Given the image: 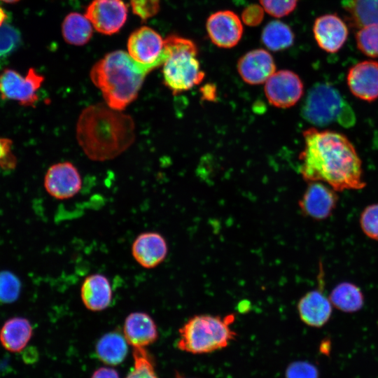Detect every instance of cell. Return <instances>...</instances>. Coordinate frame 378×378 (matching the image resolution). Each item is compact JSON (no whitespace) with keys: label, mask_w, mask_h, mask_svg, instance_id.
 <instances>
[{"label":"cell","mask_w":378,"mask_h":378,"mask_svg":"<svg viewBox=\"0 0 378 378\" xmlns=\"http://www.w3.org/2000/svg\"><path fill=\"white\" fill-rule=\"evenodd\" d=\"M170 51L162 64L163 82L174 94L186 92L200 84L205 76L197 58L198 48L190 39L170 34L164 39Z\"/></svg>","instance_id":"5b68a950"},{"label":"cell","mask_w":378,"mask_h":378,"mask_svg":"<svg viewBox=\"0 0 378 378\" xmlns=\"http://www.w3.org/2000/svg\"><path fill=\"white\" fill-rule=\"evenodd\" d=\"M206 28L211 41L216 46L231 48L243 35V26L238 15L231 10H220L207 19Z\"/></svg>","instance_id":"7c38bea8"},{"label":"cell","mask_w":378,"mask_h":378,"mask_svg":"<svg viewBox=\"0 0 378 378\" xmlns=\"http://www.w3.org/2000/svg\"><path fill=\"white\" fill-rule=\"evenodd\" d=\"M338 200L335 190L319 181L310 182L299 201L301 211L316 220L328 218Z\"/></svg>","instance_id":"4fadbf2b"},{"label":"cell","mask_w":378,"mask_h":378,"mask_svg":"<svg viewBox=\"0 0 378 378\" xmlns=\"http://www.w3.org/2000/svg\"><path fill=\"white\" fill-rule=\"evenodd\" d=\"M234 320V314L224 316L195 315L179 328L176 347L192 354H209L223 349L237 337L236 332L230 327Z\"/></svg>","instance_id":"277c9868"},{"label":"cell","mask_w":378,"mask_h":378,"mask_svg":"<svg viewBox=\"0 0 378 378\" xmlns=\"http://www.w3.org/2000/svg\"><path fill=\"white\" fill-rule=\"evenodd\" d=\"M158 66V64H141L128 52L119 50L107 53L97 61L90 76L102 92L106 104L122 111L136 99L146 76Z\"/></svg>","instance_id":"3957f363"},{"label":"cell","mask_w":378,"mask_h":378,"mask_svg":"<svg viewBox=\"0 0 378 378\" xmlns=\"http://www.w3.org/2000/svg\"><path fill=\"white\" fill-rule=\"evenodd\" d=\"M237 71L245 83L260 85L265 83L276 71V64L268 51L258 48L246 52L239 59Z\"/></svg>","instance_id":"9a60e30c"},{"label":"cell","mask_w":378,"mask_h":378,"mask_svg":"<svg viewBox=\"0 0 378 378\" xmlns=\"http://www.w3.org/2000/svg\"><path fill=\"white\" fill-rule=\"evenodd\" d=\"M269 15L281 18L291 13L297 6L298 0H259Z\"/></svg>","instance_id":"1f68e13d"},{"label":"cell","mask_w":378,"mask_h":378,"mask_svg":"<svg viewBox=\"0 0 378 378\" xmlns=\"http://www.w3.org/2000/svg\"><path fill=\"white\" fill-rule=\"evenodd\" d=\"M298 312L300 319L312 327H321L332 314V304L320 290L307 293L298 302Z\"/></svg>","instance_id":"ffe728a7"},{"label":"cell","mask_w":378,"mask_h":378,"mask_svg":"<svg viewBox=\"0 0 378 378\" xmlns=\"http://www.w3.org/2000/svg\"><path fill=\"white\" fill-rule=\"evenodd\" d=\"M22 44L20 31L6 21L0 27V69Z\"/></svg>","instance_id":"83f0119b"},{"label":"cell","mask_w":378,"mask_h":378,"mask_svg":"<svg viewBox=\"0 0 378 378\" xmlns=\"http://www.w3.org/2000/svg\"><path fill=\"white\" fill-rule=\"evenodd\" d=\"M13 142L10 139L0 137V167L13 169L17 164L16 157L12 151Z\"/></svg>","instance_id":"e575fe53"},{"label":"cell","mask_w":378,"mask_h":378,"mask_svg":"<svg viewBox=\"0 0 378 378\" xmlns=\"http://www.w3.org/2000/svg\"><path fill=\"white\" fill-rule=\"evenodd\" d=\"M83 304L90 311L101 312L108 308L113 298L108 279L102 274H92L83 280L80 287Z\"/></svg>","instance_id":"d6986e66"},{"label":"cell","mask_w":378,"mask_h":378,"mask_svg":"<svg viewBox=\"0 0 378 378\" xmlns=\"http://www.w3.org/2000/svg\"><path fill=\"white\" fill-rule=\"evenodd\" d=\"M329 300L336 308L345 312H354L363 304V296L360 290L351 283H342L331 292Z\"/></svg>","instance_id":"484cf974"},{"label":"cell","mask_w":378,"mask_h":378,"mask_svg":"<svg viewBox=\"0 0 378 378\" xmlns=\"http://www.w3.org/2000/svg\"><path fill=\"white\" fill-rule=\"evenodd\" d=\"M123 335L132 347H146L155 342L159 337L155 321L144 312H134L127 316Z\"/></svg>","instance_id":"ac0fdd59"},{"label":"cell","mask_w":378,"mask_h":378,"mask_svg":"<svg viewBox=\"0 0 378 378\" xmlns=\"http://www.w3.org/2000/svg\"><path fill=\"white\" fill-rule=\"evenodd\" d=\"M127 51L133 59L141 64L160 66L170 54L160 34L147 26H142L131 33L127 41Z\"/></svg>","instance_id":"ba28073f"},{"label":"cell","mask_w":378,"mask_h":378,"mask_svg":"<svg viewBox=\"0 0 378 378\" xmlns=\"http://www.w3.org/2000/svg\"><path fill=\"white\" fill-rule=\"evenodd\" d=\"M128 345L123 333L111 331L98 340L95 345V353L104 363L118 365L125 359L128 353Z\"/></svg>","instance_id":"7402d4cb"},{"label":"cell","mask_w":378,"mask_h":378,"mask_svg":"<svg viewBox=\"0 0 378 378\" xmlns=\"http://www.w3.org/2000/svg\"><path fill=\"white\" fill-rule=\"evenodd\" d=\"M32 335L33 327L27 318L13 317L5 321L0 329V343L6 351L19 353L27 346Z\"/></svg>","instance_id":"44dd1931"},{"label":"cell","mask_w":378,"mask_h":378,"mask_svg":"<svg viewBox=\"0 0 378 378\" xmlns=\"http://www.w3.org/2000/svg\"><path fill=\"white\" fill-rule=\"evenodd\" d=\"M360 226L370 238L378 240V204L367 206L360 216Z\"/></svg>","instance_id":"4dcf8cb0"},{"label":"cell","mask_w":378,"mask_h":378,"mask_svg":"<svg viewBox=\"0 0 378 378\" xmlns=\"http://www.w3.org/2000/svg\"><path fill=\"white\" fill-rule=\"evenodd\" d=\"M285 378H318V371L313 364L307 361L298 360L288 365Z\"/></svg>","instance_id":"d6a6232c"},{"label":"cell","mask_w":378,"mask_h":378,"mask_svg":"<svg viewBox=\"0 0 378 378\" xmlns=\"http://www.w3.org/2000/svg\"><path fill=\"white\" fill-rule=\"evenodd\" d=\"M303 136L300 172L306 181L326 183L335 191L365 186L361 160L346 136L309 128L303 132Z\"/></svg>","instance_id":"6da1fadb"},{"label":"cell","mask_w":378,"mask_h":378,"mask_svg":"<svg viewBox=\"0 0 378 378\" xmlns=\"http://www.w3.org/2000/svg\"><path fill=\"white\" fill-rule=\"evenodd\" d=\"M168 245L164 237L157 232L139 234L132 244V255L135 261L146 269H152L167 258Z\"/></svg>","instance_id":"5bb4252c"},{"label":"cell","mask_w":378,"mask_h":378,"mask_svg":"<svg viewBox=\"0 0 378 378\" xmlns=\"http://www.w3.org/2000/svg\"><path fill=\"white\" fill-rule=\"evenodd\" d=\"M62 34L67 43L83 46L91 39L93 27L85 15L72 12L69 13L63 20Z\"/></svg>","instance_id":"603a6c76"},{"label":"cell","mask_w":378,"mask_h":378,"mask_svg":"<svg viewBox=\"0 0 378 378\" xmlns=\"http://www.w3.org/2000/svg\"><path fill=\"white\" fill-rule=\"evenodd\" d=\"M347 84L351 93L367 102L378 98V62L366 60L354 65L347 74Z\"/></svg>","instance_id":"2e32d148"},{"label":"cell","mask_w":378,"mask_h":378,"mask_svg":"<svg viewBox=\"0 0 378 378\" xmlns=\"http://www.w3.org/2000/svg\"><path fill=\"white\" fill-rule=\"evenodd\" d=\"M295 36L286 24L273 20L264 27L261 41L272 51H281L290 48L294 43Z\"/></svg>","instance_id":"d4e9b609"},{"label":"cell","mask_w":378,"mask_h":378,"mask_svg":"<svg viewBox=\"0 0 378 378\" xmlns=\"http://www.w3.org/2000/svg\"><path fill=\"white\" fill-rule=\"evenodd\" d=\"M344 8L353 27L378 24V0H347Z\"/></svg>","instance_id":"cb8c5ba5"},{"label":"cell","mask_w":378,"mask_h":378,"mask_svg":"<svg viewBox=\"0 0 378 378\" xmlns=\"http://www.w3.org/2000/svg\"><path fill=\"white\" fill-rule=\"evenodd\" d=\"M130 5L134 14L146 22L159 12L160 0H130Z\"/></svg>","instance_id":"836d02e7"},{"label":"cell","mask_w":378,"mask_h":378,"mask_svg":"<svg viewBox=\"0 0 378 378\" xmlns=\"http://www.w3.org/2000/svg\"><path fill=\"white\" fill-rule=\"evenodd\" d=\"M346 23L335 14H326L317 18L313 25V34L318 46L334 53L343 46L348 36Z\"/></svg>","instance_id":"e0dca14e"},{"label":"cell","mask_w":378,"mask_h":378,"mask_svg":"<svg viewBox=\"0 0 378 378\" xmlns=\"http://www.w3.org/2000/svg\"><path fill=\"white\" fill-rule=\"evenodd\" d=\"M21 283L13 273L0 271V303L8 304L15 302L19 297Z\"/></svg>","instance_id":"f546056e"},{"label":"cell","mask_w":378,"mask_h":378,"mask_svg":"<svg viewBox=\"0 0 378 378\" xmlns=\"http://www.w3.org/2000/svg\"><path fill=\"white\" fill-rule=\"evenodd\" d=\"M0 1H2L6 2V3L13 4V3L18 2L20 0H0Z\"/></svg>","instance_id":"60d3db41"},{"label":"cell","mask_w":378,"mask_h":378,"mask_svg":"<svg viewBox=\"0 0 378 378\" xmlns=\"http://www.w3.org/2000/svg\"><path fill=\"white\" fill-rule=\"evenodd\" d=\"M76 138L86 155L94 161L113 159L125 151L135 139L131 116L97 104L85 108L76 124Z\"/></svg>","instance_id":"7a4b0ae2"},{"label":"cell","mask_w":378,"mask_h":378,"mask_svg":"<svg viewBox=\"0 0 378 378\" xmlns=\"http://www.w3.org/2000/svg\"><path fill=\"white\" fill-rule=\"evenodd\" d=\"M6 21H8V14L2 8L0 7V27Z\"/></svg>","instance_id":"74e56055"},{"label":"cell","mask_w":378,"mask_h":378,"mask_svg":"<svg viewBox=\"0 0 378 378\" xmlns=\"http://www.w3.org/2000/svg\"><path fill=\"white\" fill-rule=\"evenodd\" d=\"M134 365L125 378H159L153 356L146 347H133Z\"/></svg>","instance_id":"4316f807"},{"label":"cell","mask_w":378,"mask_h":378,"mask_svg":"<svg viewBox=\"0 0 378 378\" xmlns=\"http://www.w3.org/2000/svg\"><path fill=\"white\" fill-rule=\"evenodd\" d=\"M91 378H120L118 372L109 367H101L94 371Z\"/></svg>","instance_id":"8d00e7d4"},{"label":"cell","mask_w":378,"mask_h":378,"mask_svg":"<svg viewBox=\"0 0 378 378\" xmlns=\"http://www.w3.org/2000/svg\"><path fill=\"white\" fill-rule=\"evenodd\" d=\"M127 13V6L122 0H92L84 15L97 31L112 35L123 27Z\"/></svg>","instance_id":"9c48e42d"},{"label":"cell","mask_w":378,"mask_h":378,"mask_svg":"<svg viewBox=\"0 0 378 378\" xmlns=\"http://www.w3.org/2000/svg\"><path fill=\"white\" fill-rule=\"evenodd\" d=\"M43 80L44 77L34 68H30L25 76L14 69H5L0 74V98L15 101L23 106H34Z\"/></svg>","instance_id":"52a82bcc"},{"label":"cell","mask_w":378,"mask_h":378,"mask_svg":"<svg viewBox=\"0 0 378 378\" xmlns=\"http://www.w3.org/2000/svg\"><path fill=\"white\" fill-rule=\"evenodd\" d=\"M301 114L305 120L318 127L337 124L349 128L356 123L350 104L337 88L327 83H316L309 89Z\"/></svg>","instance_id":"8992f818"},{"label":"cell","mask_w":378,"mask_h":378,"mask_svg":"<svg viewBox=\"0 0 378 378\" xmlns=\"http://www.w3.org/2000/svg\"><path fill=\"white\" fill-rule=\"evenodd\" d=\"M357 48L364 55L378 57V24L360 28L356 34Z\"/></svg>","instance_id":"f1b7e54d"},{"label":"cell","mask_w":378,"mask_h":378,"mask_svg":"<svg viewBox=\"0 0 378 378\" xmlns=\"http://www.w3.org/2000/svg\"><path fill=\"white\" fill-rule=\"evenodd\" d=\"M264 10L258 4L248 5L241 13V20L248 26H258L263 20Z\"/></svg>","instance_id":"d590c367"},{"label":"cell","mask_w":378,"mask_h":378,"mask_svg":"<svg viewBox=\"0 0 378 378\" xmlns=\"http://www.w3.org/2000/svg\"><path fill=\"white\" fill-rule=\"evenodd\" d=\"M44 187L48 193L58 200L73 197L79 192L82 180L77 168L69 162L52 165L44 178Z\"/></svg>","instance_id":"8fae6325"},{"label":"cell","mask_w":378,"mask_h":378,"mask_svg":"<svg viewBox=\"0 0 378 378\" xmlns=\"http://www.w3.org/2000/svg\"><path fill=\"white\" fill-rule=\"evenodd\" d=\"M174 378H192V377H187L184 375L181 374V373L176 372L174 375Z\"/></svg>","instance_id":"ab89813d"},{"label":"cell","mask_w":378,"mask_h":378,"mask_svg":"<svg viewBox=\"0 0 378 378\" xmlns=\"http://www.w3.org/2000/svg\"><path fill=\"white\" fill-rule=\"evenodd\" d=\"M238 307H239L238 310L240 312H242V313L246 312V311H248L249 309V302L242 301V302H239Z\"/></svg>","instance_id":"f35d334b"},{"label":"cell","mask_w":378,"mask_h":378,"mask_svg":"<svg viewBox=\"0 0 378 378\" xmlns=\"http://www.w3.org/2000/svg\"><path fill=\"white\" fill-rule=\"evenodd\" d=\"M264 91L272 106L287 108L296 104L304 92L303 83L290 70L275 71L265 83Z\"/></svg>","instance_id":"30bf717a"}]
</instances>
